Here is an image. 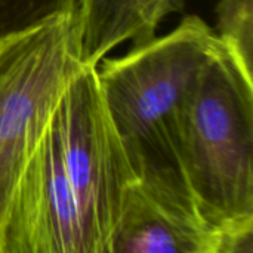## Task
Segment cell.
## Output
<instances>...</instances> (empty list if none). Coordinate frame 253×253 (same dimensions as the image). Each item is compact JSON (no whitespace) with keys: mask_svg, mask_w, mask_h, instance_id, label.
I'll list each match as a JSON object with an SVG mask.
<instances>
[{"mask_svg":"<svg viewBox=\"0 0 253 253\" xmlns=\"http://www.w3.org/2000/svg\"><path fill=\"white\" fill-rule=\"evenodd\" d=\"M216 46L213 30L190 15L170 33L96 65L104 105L135 178L193 203L181 162L184 114Z\"/></svg>","mask_w":253,"mask_h":253,"instance_id":"6da1fadb","label":"cell"},{"mask_svg":"<svg viewBox=\"0 0 253 253\" xmlns=\"http://www.w3.org/2000/svg\"><path fill=\"white\" fill-rule=\"evenodd\" d=\"M181 162L208 222L222 234L253 231V79L219 42L185 108Z\"/></svg>","mask_w":253,"mask_h":253,"instance_id":"7a4b0ae2","label":"cell"},{"mask_svg":"<svg viewBox=\"0 0 253 253\" xmlns=\"http://www.w3.org/2000/svg\"><path fill=\"white\" fill-rule=\"evenodd\" d=\"M79 15L0 42V239L22 168L80 67Z\"/></svg>","mask_w":253,"mask_h":253,"instance_id":"3957f363","label":"cell"},{"mask_svg":"<svg viewBox=\"0 0 253 253\" xmlns=\"http://www.w3.org/2000/svg\"><path fill=\"white\" fill-rule=\"evenodd\" d=\"M67 175L90 253H110L126 188L135 173L99 90L96 65L80 64L56 102Z\"/></svg>","mask_w":253,"mask_h":253,"instance_id":"277c9868","label":"cell"},{"mask_svg":"<svg viewBox=\"0 0 253 253\" xmlns=\"http://www.w3.org/2000/svg\"><path fill=\"white\" fill-rule=\"evenodd\" d=\"M0 253H90L64 163L56 105L19 175Z\"/></svg>","mask_w":253,"mask_h":253,"instance_id":"5b68a950","label":"cell"},{"mask_svg":"<svg viewBox=\"0 0 253 253\" xmlns=\"http://www.w3.org/2000/svg\"><path fill=\"white\" fill-rule=\"evenodd\" d=\"M110 253H222V231L191 200L135 179L125 191Z\"/></svg>","mask_w":253,"mask_h":253,"instance_id":"8992f818","label":"cell"},{"mask_svg":"<svg viewBox=\"0 0 253 253\" xmlns=\"http://www.w3.org/2000/svg\"><path fill=\"white\" fill-rule=\"evenodd\" d=\"M133 0H83L79 19L80 61L98 62L129 40Z\"/></svg>","mask_w":253,"mask_h":253,"instance_id":"52a82bcc","label":"cell"},{"mask_svg":"<svg viewBox=\"0 0 253 253\" xmlns=\"http://www.w3.org/2000/svg\"><path fill=\"white\" fill-rule=\"evenodd\" d=\"M215 12L219 44L253 79V0H219Z\"/></svg>","mask_w":253,"mask_h":253,"instance_id":"ba28073f","label":"cell"},{"mask_svg":"<svg viewBox=\"0 0 253 253\" xmlns=\"http://www.w3.org/2000/svg\"><path fill=\"white\" fill-rule=\"evenodd\" d=\"M83 0H0V42L62 15H79Z\"/></svg>","mask_w":253,"mask_h":253,"instance_id":"9c48e42d","label":"cell"},{"mask_svg":"<svg viewBox=\"0 0 253 253\" xmlns=\"http://www.w3.org/2000/svg\"><path fill=\"white\" fill-rule=\"evenodd\" d=\"M184 9V0H133L129 40L133 46L144 44L156 37L162 21Z\"/></svg>","mask_w":253,"mask_h":253,"instance_id":"30bf717a","label":"cell"}]
</instances>
